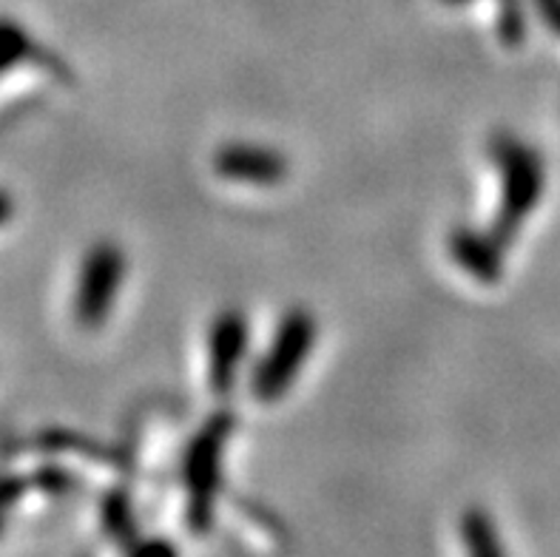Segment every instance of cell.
<instances>
[{
	"label": "cell",
	"mask_w": 560,
	"mask_h": 557,
	"mask_svg": "<svg viewBox=\"0 0 560 557\" xmlns=\"http://www.w3.org/2000/svg\"><path fill=\"white\" fill-rule=\"evenodd\" d=\"M504 242L492 231H472V228H455L450 233V254L455 265L478 279L481 285H495L504 274Z\"/></svg>",
	"instance_id": "cell-7"
},
{
	"label": "cell",
	"mask_w": 560,
	"mask_h": 557,
	"mask_svg": "<svg viewBox=\"0 0 560 557\" xmlns=\"http://www.w3.org/2000/svg\"><path fill=\"white\" fill-rule=\"evenodd\" d=\"M313 345H316V318L311 313L296 307L288 316H282L277 336L268 345V353H265V359H259L254 375H250V393H254L256 402H279L293 387L305 361L311 359Z\"/></svg>",
	"instance_id": "cell-3"
},
{
	"label": "cell",
	"mask_w": 560,
	"mask_h": 557,
	"mask_svg": "<svg viewBox=\"0 0 560 557\" xmlns=\"http://www.w3.org/2000/svg\"><path fill=\"white\" fill-rule=\"evenodd\" d=\"M103 521H106V530L112 532V537H117L122 544L135 535V518H131V507H128L126 495L106 498V503H103Z\"/></svg>",
	"instance_id": "cell-10"
},
{
	"label": "cell",
	"mask_w": 560,
	"mask_h": 557,
	"mask_svg": "<svg viewBox=\"0 0 560 557\" xmlns=\"http://www.w3.org/2000/svg\"><path fill=\"white\" fill-rule=\"evenodd\" d=\"M248 350V322L240 311H222L208 330V384L217 395L234 390L236 370Z\"/></svg>",
	"instance_id": "cell-5"
},
{
	"label": "cell",
	"mask_w": 560,
	"mask_h": 557,
	"mask_svg": "<svg viewBox=\"0 0 560 557\" xmlns=\"http://www.w3.org/2000/svg\"><path fill=\"white\" fill-rule=\"evenodd\" d=\"M498 171H501V205L492 222V233L510 245L518 236L526 217L538 208L540 190H544V169L529 146L510 135H501L492 142Z\"/></svg>",
	"instance_id": "cell-1"
},
{
	"label": "cell",
	"mask_w": 560,
	"mask_h": 557,
	"mask_svg": "<svg viewBox=\"0 0 560 557\" xmlns=\"http://www.w3.org/2000/svg\"><path fill=\"white\" fill-rule=\"evenodd\" d=\"M462 541L472 555H498L501 541H498L495 523L483 509H469L462 518Z\"/></svg>",
	"instance_id": "cell-9"
},
{
	"label": "cell",
	"mask_w": 560,
	"mask_h": 557,
	"mask_svg": "<svg viewBox=\"0 0 560 557\" xmlns=\"http://www.w3.org/2000/svg\"><path fill=\"white\" fill-rule=\"evenodd\" d=\"M12 213H14V202H12V197H9L7 190L0 188V228L7 225L9 219H12Z\"/></svg>",
	"instance_id": "cell-12"
},
{
	"label": "cell",
	"mask_w": 560,
	"mask_h": 557,
	"mask_svg": "<svg viewBox=\"0 0 560 557\" xmlns=\"http://www.w3.org/2000/svg\"><path fill=\"white\" fill-rule=\"evenodd\" d=\"M231 430H234V418L220 413L194 436L188 452H185L183 480L185 501H188L185 515H188V526L197 532L211 530L213 503H217L222 480V452H225Z\"/></svg>",
	"instance_id": "cell-2"
},
{
	"label": "cell",
	"mask_w": 560,
	"mask_h": 557,
	"mask_svg": "<svg viewBox=\"0 0 560 557\" xmlns=\"http://www.w3.org/2000/svg\"><path fill=\"white\" fill-rule=\"evenodd\" d=\"M0 512H3V507H0Z\"/></svg>",
	"instance_id": "cell-13"
},
{
	"label": "cell",
	"mask_w": 560,
	"mask_h": 557,
	"mask_svg": "<svg viewBox=\"0 0 560 557\" xmlns=\"http://www.w3.org/2000/svg\"><path fill=\"white\" fill-rule=\"evenodd\" d=\"M538 3L544 9V18H547L549 26L560 32V0H538Z\"/></svg>",
	"instance_id": "cell-11"
},
{
	"label": "cell",
	"mask_w": 560,
	"mask_h": 557,
	"mask_svg": "<svg viewBox=\"0 0 560 557\" xmlns=\"http://www.w3.org/2000/svg\"><path fill=\"white\" fill-rule=\"evenodd\" d=\"M213 169L228 183L242 185H277L288 177V160L265 146H248V142H231L220 154L213 156Z\"/></svg>",
	"instance_id": "cell-6"
},
{
	"label": "cell",
	"mask_w": 560,
	"mask_h": 557,
	"mask_svg": "<svg viewBox=\"0 0 560 557\" xmlns=\"http://www.w3.org/2000/svg\"><path fill=\"white\" fill-rule=\"evenodd\" d=\"M122 274H126V256L114 242H97L85 254L83 268L74 290V318L85 330L106 325L112 316L114 299L120 293Z\"/></svg>",
	"instance_id": "cell-4"
},
{
	"label": "cell",
	"mask_w": 560,
	"mask_h": 557,
	"mask_svg": "<svg viewBox=\"0 0 560 557\" xmlns=\"http://www.w3.org/2000/svg\"><path fill=\"white\" fill-rule=\"evenodd\" d=\"M21 66H40V69L51 71L60 80L69 78L66 66L55 55L40 49V43L32 40L26 35V28L18 26L9 18H0V74L3 71L21 69Z\"/></svg>",
	"instance_id": "cell-8"
}]
</instances>
